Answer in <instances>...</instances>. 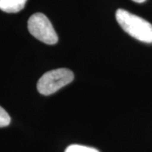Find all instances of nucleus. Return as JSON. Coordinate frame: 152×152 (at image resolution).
<instances>
[{"label": "nucleus", "mask_w": 152, "mask_h": 152, "mask_svg": "<svg viewBox=\"0 0 152 152\" xmlns=\"http://www.w3.org/2000/svg\"><path fill=\"white\" fill-rule=\"evenodd\" d=\"M134 2H135V3H138V4H141V3H144L145 0H133Z\"/></svg>", "instance_id": "nucleus-7"}, {"label": "nucleus", "mask_w": 152, "mask_h": 152, "mask_svg": "<svg viewBox=\"0 0 152 152\" xmlns=\"http://www.w3.org/2000/svg\"><path fill=\"white\" fill-rule=\"evenodd\" d=\"M28 30L34 37L48 45H54L58 37L48 18L42 13H36L28 20Z\"/></svg>", "instance_id": "nucleus-3"}, {"label": "nucleus", "mask_w": 152, "mask_h": 152, "mask_svg": "<svg viewBox=\"0 0 152 152\" xmlns=\"http://www.w3.org/2000/svg\"><path fill=\"white\" fill-rule=\"evenodd\" d=\"M64 152H100L92 147L85 146L81 145H71L67 147Z\"/></svg>", "instance_id": "nucleus-5"}, {"label": "nucleus", "mask_w": 152, "mask_h": 152, "mask_svg": "<svg viewBox=\"0 0 152 152\" xmlns=\"http://www.w3.org/2000/svg\"><path fill=\"white\" fill-rule=\"evenodd\" d=\"M116 20L132 37L145 43H152V25L150 22L123 9L116 11Z\"/></svg>", "instance_id": "nucleus-1"}, {"label": "nucleus", "mask_w": 152, "mask_h": 152, "mask_svg": "<svg viewBox=\"0 0 152 152\" xmlns=\"http://www.w3.org/2000/svg\"><path fill=\"white\" fill-rule=\"evenodd\" d=\"M11 122V118L10 115L2 107H0V128L7 127L10 125Z\"/></svg>", "instance_id": "nucleus-6"}, {"label": "nucleus", "mask_w": 152, "mask_h": 152, "mask_svg": "<svg viewBox=\"0 0 152 152\" xmlns=\"http://www.w3.org/2000/svg\"><path fill=\"white\" fill-rule=\"evenodd\" d=\"M74 73L65 68L48 71L37 82V91L40 94L49 96L74 80Z\"/></svg>", "instance_id": "nucleus-2"}, {"label": "nucleus", "mask_w": 152, "mask_h": 152, "mask_svg": "<svg viewBox=\"0 0 152 152\" xmlns=\"http://www.w3.org/2000/svg\"><path fill=\"white\" fill-rule=\"evenodd\" d=\"M27 0H0V10L6 13H18L21 11Z\"/></svg>", "instance_id": "nucleus-4"}]
</instances>
